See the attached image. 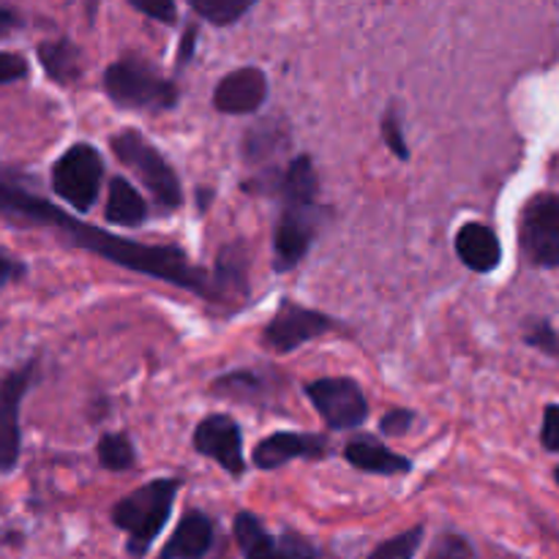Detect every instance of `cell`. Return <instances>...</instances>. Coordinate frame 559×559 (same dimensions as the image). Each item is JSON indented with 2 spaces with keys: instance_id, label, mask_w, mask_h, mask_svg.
Listing matches in <instances>:
<instances>
[{
  "instance_id": "18",
  "label": "cell",
  "mask_w": 559,
  "mask_h": 559,
  "mask_svg": "<svg viewBox=\"0 0 559 559\" xmlns=\"http://www.w3.org/2000/svg\"><path fill=\"white\" fill-rule=\"evenodd\" d=\"M147 218V205L140 197V191L126 178L109 180L107 197V222L120 224V227H140Z\"/></svg>"
},
{
  "instance_id": "2",
  "label": "cell",
  "mask_w": 559,
  "mask_h": 559,
  "mask_svg": "<svg viewBox=\"0 0 559 559\" xmlns=\"http://www.w3.org/2000/svg\"><path fill=\"white\" fill-rule=\"evenodd\" d=\"M178 491V478H156L151 484L134 489L131 495H126L112 508L115 527L129 535L126 549H129L131 557H145L153 540L162 535V530L169 522V513H173Z\"/></svg>"
},
{
  "instance_id": "31",
  "label": "cell",
  "mask_w": 559,
  "mask_h": 559,
  "mask_svg": "<svg viewBox=\"0 0 559 559\" xmlns=\"http://www.w3.org/2000/svg\"><path fill=\"white\" fill-rule=\"evenodd\" d=\"M527 344H533V347H540L544 353H557V349H559V342H557L555 331L549 328V322H540V325H535L533 331L527 333Z\"/></svg>"
},
{
  "instance_id": "20",
  "label": "cell",
  "mask_w": 559,
  "mask_h": 559,
  "mask_svg": "<svg viewBox=\"0 0 559 559\" xmlns=\"http://www.w3.org/2000/svg\"><path fill=\"white\" fill-rule=\"evenodd\" d=\"M251 9H254V0H191V11L218 27L235 25Z\"/></svg>"
},
{
  "instance_id": "17",
  "label": "cell",
  "mask_w": 559,
  "mask_h": 559,
  "mask_svg": "<svg viewBox=\"0 0 559 559\" xmlns=\"http://www.w3.org/2000/svg\"><path fill=\"white\" fill-rule=\"evenodd\" d=\"M36 52H38V60H41V66H44V71H47L49 80L60 82V85H71V82L80 80L82 52L76 44L69 41V38L38 44Z\"/></svg>"
},
{
  "instance_id": "3",
  "label": "cell",
  "mask_w": 559,
  "mask_h": 559,
  "mask_svg": "<svg viewBox=\"0 0 559 559\" xmlns=\"http://www.w3.org/2000/svg\"><path fill=\"white\" fill-rule=\"evenodd\" d=\"M109 145H112L115 158L140 178V183L151 191L162 211H178L183 205V189H180L178 175L140 131L123 129L112 136Z\"/></svg>"
},
{
  "instance_id": "1",
  "label": "cell",
  "mask_w": 559,
  "mask_h": 559,
  "mask_svg": "<svg viewBox=\"0 0 559 559\" xmlns=\"http://www.w3.org/2000/svg\"><path fill=\"white\" fill-rule=\"evenodd\" d=\"M0 218L20 224V227L55 229L58 235H63L66 243L91 251L96 257H104V260L115 262V265L126 267V271L158 278V282L173 284V287L189 289V293L200 295L202 300L218 298V278L202 271V267L191 265L189 257L180 249H175V246H145L118 238V235L107 233V229H98L93 224L80 222V218H71L69 213L55 207L52 202L20 189V186L0 183Z\"/></svg>"
},
{
  "instance_id": "25",
  "label": "cell",
  "mask_w": 559,
  "mask_h": 559,
  "mask_svg": "<svg viewBox=\"0 0 559 559\" xmlns=\"http://www.w3.org/2000/svg\"><path fill=\"white\" fill-rule=\"evenodd\" d=\"M382 140H385L388 151L396 153V158H402V162H407L409 158V147H407V140H404V131H402V120H399L396 109H388L385 115H382Z\"/></svg>"
},
{
  "instance_id": "30",
  "label": "cell",
  "mask_w": 559,
  "mask_h": 559,
  "mask_svg": "<svg viewBox=\"0 0 559 559\" xmlns=\"http://www.w3.org/2000/svg\"><path fill=\"white\" fill-rule=\"evenodd\" d=\"M413 424H415V413H409V409H393V413H388L385 418H382L380 429L382 435L388 437H402L407 435Z\"/></svg>"
},
{
  "instance_id": "19",
  "label": "cell",
  "mask_w": 559,
  "mask_h": 559,
  "mask_svg": "<svg viewBox=\"0 0 559 559\" xmlns=\"http://www.w3.org/2000/svg\"><path fill=\"white\" fill-rule=\"evenodd\" d=\"M235 540H238L243 559H284L278 540L265 530V524L254 513L235 516Z\"/></svg>"
},
{
  "instance_id": "23",
  "label": "cell",
  "mask_w": 559,
  "mask_h": 559,
  "mask_svg": "<svg viewBox=\"0 0 559 559\" xmlns=\"http://www.w3.org/2000/svg\"><path fill=\"white\" fill-rule=\"evenodd\" d=\"M424 544V527H413L396 538L385 540L371 551L369 559H413Z\"/></svg>"
},
{
  "instance_id": "6",
  "label": "cell",
  "mask_w": 559,
  "mask_h": 559,
  "mask_svg": "<svg viewBox=\"0 0 559 559\" xmlns=\"http://www.w3.org/2000/svg\"><path fill=\"white\" fill-rule=\"evenodd\" d=\"M322 211L317 202H284L273 229V267L287 273L304 262L320 233Z\"/></svg>"
},
{
  "instance_id": "28",
  "label": "cell",
  "mask_w": 559,
  "mask_h": 559,
  "mask_svg": "<svg viewBox=\"0 0 559 559\" xmlns=\"http://www.w3.org/2000/svg\"><path fill=\"white\" fill-rule=\"evenodd\" d=\"M27 76V60L16 52H0V85L9 82L25 80Z\"/></svg>"
},
{
  "instance_id": "35",
  "label": "cell",
  "mask_w": 559,
  "mask_h": 559,
  "mask_svg": "<svg viewBox=\"0 0 559 559\" xmlns=\"http://www.w3.org/2000/svg\"><path fill=\"white\" fill-rule=\"evenodd\" d=\"M555 478H557V484H559V467H557V473H555Z\"/></svg>"
},
{
  "instance_id": "11",
  "label": "cell",
  "mask_w": 559,
  "mask_h": 559,
  "mask_svg": "<svg viewBox=\"0 0 559 559\" xmlns=\"http://www.w3.org/2000/svg\"><path fill=\"white\" fill-rule=\"evenodd\" d=\"M194 451L200 456L213 459L224 473L235 475V478L246 473L243 435L229 415H207L205 420H200L194 431Z\"/></svg>"
},
{
  "instance_id": "16",
  "label": "cell",
  "mask_w": 559,
  "mask_h": 559,
  "mask_svg": "<svg viewBox=\"0 0 559 559\" xmlns=\"http://www.w3.org/2000/svg\"><path fill=\"white\" fill-rule=\"evenodd\" d=\"M344 459H347L355 469L371 475H407L409 469H413V462H409V459H404L402 453L382 445V442L371 435L347 442Z\"/></svg>"
},
{
  "instance_id": "10",
  "label": "cell",
  "mask_w": 559,
  "mask_h": 559,
  "mask_svg": "<svg viewBox=\"0 0 559 559\" xmlns=\"http://www.w3.org/2000/svg\"><path fill=\"white\" fill-rule=\"evenodd\" d=\"M333 331V320L322 311L306 309V306L295 304V300H282L273 320L267 322L262 331V344L271 353L287 355L293 349L304 347V344L314 342L322 333Z\"/></svg>"
},
{
  "instance_id": "9",
  "label": "cell",
  "mask_w": 559,
  "mask_h": 559,
  "mask_svg": "<svg viewBox=\"0 0 559 559\" xmlns=\"http://www.w3.org/2000/svg\"><path fill=\"white\" fill-rule=\"evenodd\" d=\"M36 360H27L20 369H11L0 377V473H11L20 464L22 429L20 413L27 391H31Z\"/></svg>"
},
{
  "instance_id": "22",
  "label": "cell",
  "mask_w": 559,
  "mask_h": 559,
  "mask_svg": "<svg viewBox=\"0 0 559 559\" xmlns=\"http://www.w3.org/2000/svg\"><path fill=\"white\" fill-rule=\"evenodd\" d=\"M282 136L284 131H278V123H273V120L249 129V134H246V142H243L246 158L254 162V158L271 156V153L278 147V140H282Z\"/></svg>"
},
{
  "instance_id": "33",
  "label": "cell",
  "mask_w": 559,
  "mask_h": 559,
  "mask_svg": "<svg viewBox=\"0 0 559 559\" xmlns=\"http://www.w3.org/2000/svg\"><path fill=\"white\" fill-rule=\"evenodd\" d=\"M20 14H16L14 9H5V5H0V38L9 36L14 27H20Z\"/></svg>"
},
{
  "instance_id": "32",
  "label": "cell",
  "mask_w": 559,
  "mask_h": 559,
  "mask_svg": "<svg viewBox=\"0 0 559 559\" xmlns=\"http://www.w3.org/2000/svg\"><path fill=\"white\" fill-rule=\"evenodd\" d=\"M25 276V265H22L20 260H11V257L0 254V289L5 287V284L16 282V278Z\"/></svg>"
},
{
  "instance_id": "34",
  "label": "cell",
  "mask_w": 559,
  "mask_h": 559,
  "mask_svg": "<svg viewBox=\"0 0 559 559\" xmlns=\"http://www.w3.org/2000/svg\"><path fill=\"white\" fill-rule=\"evenodd\" d=\"M194 38H197V27H186L183 41H180V52H178V63H189V58L194 55Z\"/></svg>"
},
{
  "instance_id": "13",
  "label": "cell",
  "mask_w": 559,
  "mask_h": 559,
  "mask_svg": "<svg viewBox=\"0 0 559 559\" xmlns=\"http://www.w3.org/2000/svg\"><path fill=\"white\" fill-rule=\"evenodd\" d=\"M328 456V437L322 435H300V431H276V435L265 437L260 445L254 448L251 462L260 469H276L284 467L293 459H317Z\"/></svg>"
},
{
  "instance_id": "27",
  "label": "cell",
  "mask_w": 559,
  "mask_h": 559,
  "mask_svg": "<svg viewBox=\"0 0 559 559\" xmlns=\"http://www.w3.org/2000/svg\"><path fill=\"white\" fill-rule=\"evenodd\" d=\"M131 9L140 11V14L145 16H153V20L164 22V25H173L175 16H178V9H175L173 0H158V3H153V0H147V3H142V0H131Z\"/></svg>"
},
{
  "instance_id": "24",
  "label": "cell",
  "mask_w": 559,
  "mask_h": 559,
  "mask_svg": "<svg viewBox=\"0 0 559 559\" xmlns=\"http://www.w3.org/2000/svg\"><path fill=\"white\" fill-rule=\"evenodd\" d=\"M429 559H475V549L464 535L445 533L435 540Z\"/></svg>"
},
{
  "instance_id": "7",
  "label": "cell",
  "mask_w": 559,
  "mask_h": 559,
  "mask_svg": "<svg viewBox=\"0 0 559 559\" xmlns=\"http://www.w3.org/2000/svg\"><path fill=\"white\" fill-rule=\"evenodd\" d=\"M306 396L314 404L317 415L333 431L358 429L369 418V402L360 385L349 377H322L306 385Z\"/></svg>"
},
{
  "instance_id": "12",
  "label": "cell",
  "mask_w": 559,
  "mask_h": 559,
  "mask_svg": "<svg viewBox=\"0 0 559 559\" xmlns=\"http://www.w3.org/2000/svg\"><path fill=\"white\" fill-rule=\"evenodd\" d=\"M267 102V76L257 66L229 71L213 91V107L224 115H251Z\"/></svg>"
},
{
  "instance_id": "21",
  "label": "cell",
  "mask_w": 559,
  "mask_h": 559,
  "mask_svg": "<svg viewBox=\"0 0 559 559\" xmlns=\"http://www.w3.org/2000/svg\"><path fill=\"white\" fill-rule=\"evenodd\" d=\"M98 464L109 473H123V469L134 467V445L126 435H104L98 440Z\"/></svg>"
},
{
  "instance_id": "14",
  "label": "cell",
  "mask_w": 559,
  "mask_h": 559,
  "mask_svg": "<svg viewBox=\"0 0 559 559\" xmlns=\"http://www.w3.org/2000/svg\"><path fill=\"white\" fill-rule=\"evenodd\" d=\"M456 254L469 271L491 273L502 262V246L495 229L469 222L456 233Z\"/></svg>"
},
{
  "instance_id": "15",
  "label": "cell",
  "mask_w": 559,
  "mask_h": 559,
  "mask_svg": "<svg viewBox=\"0 0 559 559\" xmlns=\"http://www.w3.org/2000/svg\"><path fill=\"white\" fill-rule=\"evenodd\" d=\"M213 522L202 511H189L175 527L173 538L162 549L158 559H202L213 546Z\"/></svg>"
},
{
  "instance_id": "5",
  "label": "cell",
  "mask_w": 559,
  "mask_h": 559,
  "mask_svg": "<svg viewBox=\"0 0 559 559\" xmlns=\"http://www.w3.org/2000/svg\"><path fill=\"white\" fill-rule=\"evenodd\" d=\"M104 158L87 142L71 145L52 167V191L76 213H87L102 191Z\"/></svg>"
},
{
  "instance_id": "4",
  "label": "cell",
  "mask_w": 559,
  "mask_h": 559,
  "mask_svg": "<svg viewBox=\"0 0 559 559\" xmlns=\"http://www.w3.org/2000/svg\"><path fill=\"white\" fill-rule=\"evenodd\" d=\"M104 91L118 107L126 109H173L178 104V87L164 80L151 63L140 58L115 60L104 71Z\"/></svg>"
},
{
  "instance_id": "29",
  "label": "cell",
  "mask_w": 559,
  "mask_h": 559,
  "mask_svg": "<svg viewBox=\"0 0 559 559\" xmlns=\"http://www.w3.org/2000/svg\"><path fill=\"white\" fill-rule=\"evenodd\" d=\"M540 440H544L546 451L559 453V404H549V407H546Z\"/></svg>"
},
{
  "instance_id": "26",
  "label": "cell",
  "mask_w": 559,
  "mask_h": 559,
  "mask_svg": "<svg viewBox=\"0 0 559 559\" xmlns=\"http://www.w3.org/2000/svg\"><path fill=\"white\" fill-rule=\"evenodd\" d=\"M278 549H282L284 559H320V551L304 535L295 533H284L282 540H278Z\"/></svg>"
},
{
  "instance_id": "8",
  "label": "cell",
  "mask_w": 559,
  "mask_h": 559,
  "mask_svg": "<svg viewBox=\"0 0 559 559\" xmlns=\"http://www.w3.org/2000/svg\"><path fill=\"white\" fill-rule=\"evenodd\" d=\"M519 240L530 262L559 267V194H535L524 205Z\"/></svg>"
}]
</instances>
